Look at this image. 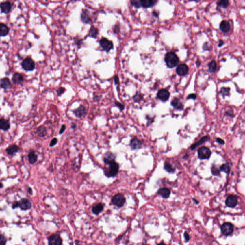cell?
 I'll return each instance as SVG.
<instances>
[{
    "label": "cell",
    "instance_id": "91938a15",
    "mask_svg": "<svg viewBox=\"0 0 245 245\" xmlns=\"http://www.w3.org/2000/svg\"><path fill=\"white\" fill-rule=\"evenodd\" d=\"M1 170H0V175H1Z\"/></svg>",
    "mask_w": 245,
    "mask_h": 245
},
{
    "label": "cell",
    "instance_id": "ffe728a7",
    "mask_svg": "<svg viewBox=\"0 0 245 245\" xmlns=\"http://www.w3.org/2000/svg\"><path fill=\"white\" fill-rule=\"evenodd\" d=\"M104 206H105L103 203H99L92 206V212L93 213V214L98 215L99 214L103 212L104 209Z\"/></svg>",
    "mask_w": 245,
    "mask_h": 245
},
{
    "label": "cell",
    "instance_id": "9c48e42d",
    "mask_svg": "<svg viewBox=\"0 0 245 245\" xmlns=\"http://www.w3.org/2000/svg\"><path fill=\"white\" fill-rule=\"evenodd\" d=\"M49 245H62V240L58 234H53L48 238Z\"/></svg>",
    "mask_w": 245,
    "mask_h": 245
},
{
    "label": "cell",
    "instance_id": "db71d44e",
    "mask_svg": "<svg viewBox=\"0 0 245 245\" xmlns=\"http://www.w3.org/2000/svg\"><path fill=\"white\" fill-rule=\"evenodd\" d=\"M28 192L30 194H32V188H30V187H29L28 188Z\"/></svg>",
    "mask_w": 245,
    "mask_h": 245
},
{
    "label": "cell",
    "instance_id": "7c38bea8",
    "mask_svg": "<svg viewBox=\"0 0 245 245\" xmlns=\"http://www.w3.org/2000/svg\"><path fill=\"white\" fill-rule=\"evenodd\" d=\"M18 207L21 208L22 210H29L32 206V204L30 201L28 199L24 198L21 199V200L18 202Z\"/></svg>",
    "mask_w": 245,
    "mask_h": 245
},
{
    "label": "cell",
    "instance_id": "7bdbcfd3",
    "mask_svg": "<svg viewBox=\"0 0 245 245\" xmlns=\"http://www.w3.org/2000/svg\"><path fill=\"white\" fill-rule=\"evenodd\" d=\"M183 235L185 241L186 242H189L190 240V236L189 234H188V233L187 232H185L184 233Z\"/></svg>",
    "mask_w": 245,
    "mask_h": 245
},
{
    "label": "cell",
    "instance_id": "52a82bcc",
    "mask_svg": "<svg viewBox=\"0 0 245 245\" xmlns=\"http://www.w3.org/2000/svg\"><path fill=\"white\" fill-rule=\"evenodd\" d=\"M99 43L101 47L103 48V50H105L107 52H110V50L114 47L113 42L112 41L109 40L107 38H102L100 39Z\"/></svg>",
    "mask_w": 245,
    "mask_h": 245
},
{
    "label": "cell",
    "instance_id": "f907efd6",
    "mask_svg": "<svg viewBox=\"0 0 245 245\" xmlns=\"http://www.w3.org/2000/svg\"><path fill=\"white\" fill-rule=\"evenodd\" d=\"M119 28V27H118L117 25H116V26H114V33H117L118 31H119V30L117 29V28Z\"/></svg>",
    "mask_w": 245,
    "mask_h": 245
},
{
    "label": "cell",
    "instance_id": "8fae6325",
    "mask_svg": "<svg viewBox=\"0 0 245 245\" xmlns=\"http://www.w3.org/2000/svg\"><path fill=\"white\" fill-rule=\"evenodd\" d=\"M142 141L140 139H138L137 137H134L131 139L129 146L131 148V150L135 151L140 149L142 148Z\"/></svg>",
    "mask_w": 245,
    "mask_h": 245
},
{
    "label": "cell",
    "instance_id": "4dcf8cb0",
    "mask_svg": "<svg viewBox=\"0 0 245 245\" xmlns=\"http://www.w3.org/2000/svg\"><path fill=\"white\" fill-rule=\"evenodd\" d=\"M36 133L39 137H45L47 135V130L45 127L41 126L38 128Z\"/></svg>",
    "mask_w": 245,
    "mask_h": 245
},
{
    "label": "cell",
    "instance_id": "9a60e30c",
    "mask_svg": "<svg viewBox=\"0 0 245 245\" xmlns=\"http://www.w3.org/2000/svg\"><path fill=\"white\" fill-rule=\"evenodd\" d=\"M73 113L76 117L81 118L85 116L86 114V109L83 105H80L79 107L73 111Z\"/></svg>",
    "mask_w": 245,
    "mask_h": 245
},
{
    "label": "cell",
    "instance_id": "f6af8a7d",
    "mask_svg": "<svg viewBox=\"0 0 245 245\" xmlns=\"http://www.w3.org/2000/svg\"><path fill=\"white\" fill-rule=\"evenodd\" d=\"M197 95L195 93H192L191 94H189L188 95V97H187V99H193V100H195L196 99Z\"/></svg>",
    "mask_w": 245,
    "mask_h": 245
},
{
    "label": "cell",
    "instance_id": "7402d4cb",
    "mask_svg": "<svg viewBox=\"0 0 245 245\" xmlns=\"http://www.w3.org/2000/svg\"><path fill=\"white\" fill-rule=\"evenodd\" d=\"M210 138V137H209V136H205L204 137L201 138L198 142H196L194 144H192L190 147V149L192 151H194V149H195L197 146H199L200 145H202V144L206 142V141L208 140Z\"/></svg>",
    "mask_w": 245,
    "mask_h": 245
},
{
    "label": "cell",
    "instance_id": "cb8c5ba5",
    "mask_svg": "<svg viewBox=\"0 0 245 245\" xmlns=\"http://www.w3.org/2000/svg\"><path fill=\"white\" fill-rule=\"evenodd\" d=\"M12 81L14 84L22 83L24 81V76L19 73H16L14 74L13 78H12Z\"/></svg>",
    "mask_w": 245,
    "mask_h": 245
},
{
    "label": "cell",
    "instance_id": "4316f807",
    "mask_svg": "<svg viewBox=\"0 0 245 245\" xmlns=\"http://www.w3.org/2000/svg\"><path fill=\"white\" fill-rule=\"evenodd\" d=\"M10 123L8 121L4 119H0V129L6 131L10 128Z\"/></svg>",
    "mask_w": 245,
    "mask_h": 245
},
{
    "label": "cell",
    "instance_id": "3957f363",
    "mask_svg": "<svg viewBox=\"0 0 245 245\" xmlns=\"http://www.w3.org/2000/svg\"><path fill=\"white\" fill-rule=\"evenodd\" d=\"M157 1L155 0H132L131 4L137 8L142 7L145 8L153 7Z\"/></svg>",
    "mask_w": 245,
    "mask_h": 245
},
{
    "label": "cell",
    "instance_id": "bcb514c9",
    "mask_svg": "<svg viewBox=\"0 0 245 245\" xmlns=\"http://www.w3.org/2000/svg\"><path fill=\"white\" fill-rule=\"evenodd\" d=\"M114 82L116 85H118L119 83V79L118 76L117 75H114Z\"/></svg>",
    "mask_w": 245,
    "mask_h": 245
},
{
    "label": "cell",
    "instance_id": "d6986e66",
    "mask_svg": "<svg viewBox=\"0 0 245 245\" xmlns=\"http://www.w3.org/2000/svg\"><path fill=\"white\" fill-rule=\"evenodd\" d=\"M0 8L2 13L7 14L11 10V4L9 1L3 2L0 4Z\"/></svg>",
    "mask_w": 245,
    "mask_h": 245
},
{
    "label": "cell",
    "instance_id": "b9f144b4",
    "mask_svg": "<svg viewBox=\"0 0 245 245\" xmlns=\"http://www.w3.org/2000/svg\"><path fill=\"white\" fill-rule=\"evenodd\" d=\"M57 142H58V140H57V138H54L50 141V144H49V146L52 148V147L55 146V145H57Z\"/></svg>",
    "mask_w": 245,
    "mask_h": 245
},
{
    "label": "cell",
    "instance_id": "2e32d148",
    "mask_svg": "<svg viewBox=\"0 0 245 245\" xmlns=\"http://www.w3.org/2000/svg\"><path fill=\"white\" fill-rule=\"evenodd\" d=\"M116 156L114 153L108 151L105 153L103 157V160L105 164L107 165L113 161L116 160Z\"/></svg>",
    "mask_w": 245,
    "mask_h": 245
},
{
    "label": "cell",
    "instance_id": "5b68a950",
    "mask_svg": "<svg viewBox=\"0 0 245 245\" xmlns=\"http://www.w3.org/2000/svg\"><path fill=\"white\" fill-rule=\"evenodd\" d=\"M234 226L230 222H225L221 227V232L224 236H229L234 232Z\"/></svg>",
    "mask_w": 245,
    "mask_h": 245
},
{
    "label": "cell",
    "instance_id": "681fc988",
    "mask_svg": "<svg viewBox=\"0 0 245 245\" xmlns=\"http://www.w3.org/2000/svg\"><path fill=\"white\" fill-rule=\"evenodd\" d=\"M224 42L223 41V40H220L219 41V44L218 46L219 47H222V46L224 45Z\"/></svg>",
    "mask_w": 245,
    "mask_h": 245
},
{
    "label": "cell",
    "instance_id": "11a10c76",
    "mask_svg": "<svg viewBox=\"0 0 245 245\" xmlns=\"http://www.w3.org/2000/svg\"><path fill=\"white\" fill-rule=\"evenodd\" d=\"M193 200L194 201V202H195V203L196 205H198V204H199V201H198V200H197L196 199H194H194H193Z\"/></svg>",
    "mask_w": 245,
    "mask_h": 245
},
{
    "label": "cell",
    "instance_id": "816d5d0a",
    "mask_svg": "<svg viewBox=\"0 0 245 245\" xmlns=\"http://www.w3.org/2000/svg\"><path fill=\"white\" fill-rule=\"evenodd\" d=\"M205 47H206V48L205 49V50H209V46H208L207 43H205L204 44V45H203V48H205Z\"/></svg>",
    "mask_w": 245,
    "mask_h": 245
},
{
    "label": "cell",
    "instance_id": "d590c367",
    "mask_svg": "<svg viewBox=\"0 0 245 245\" xmlns=\"http://www.w3.org/2000/svg\"><path fill=\"white\" fill-rule=\"evenodd\" d=\"M143 95L140 92H138L136 93V94L133 97V99L134 100V101L136 103L140 102L143 99Z\"/></svg>",
    "mask_w": 245,
    "mask_h": 245
},
{
    "label": "cell",
    "instance_id": "484cf974",
    "mask_svg": "<svg viewBox=\"0 0 245 245\" xmlns=\"http://www.w3.org/2000/svg\"><path fill=\"white\" fill-rule=\"evenodd\" d=\"M19 148L16 145H13L9 146L8 148L6 149V152L9 155L13 156L15 153L18 152Z\"/></svg>",
    "mask_w": 245,
    "mask_h": 245
},
{
    "label": "cell",
    "instance_id": "7a4b0ae2",
    "mask_svg": "<svg viewBox=\"0 0 245 245\" xmlns=\"http://www.w3.org/2000/svg\"><path fill=\"white\" fill-rule=\"evenodd\" d=\"M165 62L169 68H173L178 65L180 60L178 56L172 52H169L165 57Z\"/></svg>",
    "mask_w": 245,
    "mask_h": 245
},
{
    "label": "cell",
    "instance_id": "7dc6e473",
    "mask_svg": "<svg viewBox=\"0 0 245 245\" xmlns=\"http://www.w3.org/2000/svg\"><path fill=\"white\" fill-rule=\"evenodd\" d=\"M216 141L220 145H224V143H225L223 139H221V138H217L216 139Z\"/></svg>",
    "mask_w": 245,
    "mask_h": 245
},
{
    "label": "cell",
    "instance_id": "ab89813d",
    "mask_svg": "<svg viewBox=\"0 0 245 245\" xmlns=\"http://www.w3.org/2000/svg\"><path fill=\"white\" fill-rule=\"evenodd\" d=\"M7 239L3 235H0V245H5Z\"/></svg>",
    "mask_w": 245,
    "mask_h": 245
},
{
    "label": "cell",
    "instance_id": "9f6ffc18",
    "mask_svg": "<svg viewBox=\"0 0 245 245\" xmlns=\"http://www.w3.org/2000/svg\"><path fill=\"white\" fill-rule=\"evenodd\" d=\"M153 15L157 17L158 16V14H157V12H155V11H154L153 12Z\"/></svg>",
    "mask_w": 245,
    "mask_h": 245
},
{
    "label": "cell",
    "instance_id": "ba28073f",
    "mask_svg": "<svg viewBox=\"0 0 245 245\" xmlns=\"http://www.w3.org/2000/svg\"><path fill=\"white\" fill-rule=\"evenodd\" d=\"M23 68L27 71H32L35 68V63L32 59L27 57L21 63Z\"/></svg>",
    "mask_w": 245,
    "mask_h": 245
},
{
    "label": "cell",
    "instance_id": "5bb4252c",
    "mask_svg": "<svg viewBox=\"0 0 245 245\" xmlns=\"http://www.w3.org/2000/svg\"><path fill=\"white\" fill-rule=\"evenodd\" d=\"M170 96V92L164 89L159 90L157 93V97L162 102H166L168 100Z\"/></svg>",
    "mask_w": 245,
    "mask_h": 245
},
{
    "label": "cell",
    "instance_id": "603a6c76",
    "mask_svg": "<svg viewBox=\"0 0 245 245\" xmlns=\"http://www.w3.org/2000/svg\"><path fill=\"white\" fill-rule=\"evenodd\" d=\"M0 87L4 90L9 89L11 88V83L8 78H3L0 80Z\"/></svg>",
    "mask_w": 245,
    "mask_h": 245
},
{
    "label": "cell",
    "instance_id": "680465c9",
    "mask_svg": "<svg viewBox=\"0 0 245 245\" xmlns=\"http://www.w3.org/2000/svg\"><path fill=\"white\" fill-rule=\"evenodd\" d=\"M3 187V184L1 183H0V188Z\"/></svg>",
    "mask_w": 245,
    "mask_h": 245
},
{
    "label": "cell",
    "instance_id": "e0dca14e",
    "mask_svg": "<svg viewBox=\"0 0 245 245\" xmlns=\"http://www.w3.org/2000/svg\"><path fill=\"white\" fill-rule=\"evenodd\" d=\"M189 68L185 64H181L177 67L176 71L179 75L183 76L188 74Z\"/></svg>",
    "mask_w": 245,
    "mask_h": 245
},
{
    "label": "cell",
    "instance_id": "277c9868",
    "mask_svg": "<svg viewBox=\"0 0 245 245\" xmlns=\"http://www.w3.org/2000/svg\"><path fill=\"white\" fill-rule=\"evenodd\" d=\"M126 202V199L124 195L122 194H116L112 197L111 202L114 206L121 208L124 206Z\"/></svg>",
    "mask_w": 245,
    "mask_h": 245
},
{
    "label": "cell",
    "instance_id": "83f0119b",
    "mask_svg": "<svg viewBox=\"0 0 245 245\" xmlns=\"http://www.w3.org/2000/svg\"><path fill=\"white\" fill-rule=\"evenodd\" d=\"M9 32V29L5 24L0 23V36H7Z\"/></svg>",
    "mask_w": 245,
    "mask_h": 245
},
{
    "label": "cell",
    "instance_id": "f546056e",
    "mask_svg": "<svg viewBox=\"0 0 245 245\" xmlns=\"http://www.w3.org/2000/svg\"><path fill=\"white\" fill-rule=\"evenodd\" d=\"M98 34H99L98 29L94 27V26H92L90 29L89 36H90L91 38H97Z\"/></svg>",
    "mask_w": 245,
    "mask_h": 245
},
{
    "label": "cell",
    "instance_id": "d4e9b609",
    "mask_svg": "<svg viewBox=\"0 0 245 245\" xmlns=\"http://www.w3.org/2000/svg\"><path fill=\"white\" fill-rule=\"evenodd\" d=\"M220 29L224 33H227L229 32L230 29V25L229 23L226 20H223L220 23Z\"/></svg>",
    "mask_w": 245,
    "mask_h": 245
},
{
    "label": "cell",
    "instance_id": "f5cc1de1",
    "mask_svg": "<svg viewBox=\"0 0 245 245\" xmlns=\"http://www.w3.org/2000/svg\"><path fill=\"white\" fill-rule=\"evenodd\" d=\"M77 127V125L75 123H72L71 125V128L73 129H75Z\"/></svg>",
    "mask_w": 245,
    "mask_h": 245
},
{
    "label": "cell",
    "instance_id": "e575fe53",
    "mask_svg": "<svg viewBox=\"0 0 245 245\" xmlns=\"http://www.w3.org/2000/svg\"><path fill=\"white\" fill-rule=\"evenodd\" d=\"M220 170L221 171H223L224 172L229 174L230 170V168L229 166L228 163H225L222 165L221 166H220Z\"/></svg>",
    "mask_w": 245,
    "mask_h": 245
},
{
    "label": "cell",
    "instance_id": "6da1fadb",
    "mask_svg": "<svg viewBox=\"0 0 245 245\" xmlns=\"http://www.w3.org/2000/svg\"><path fill=\"white\" fill-rule=\"evenodd\" d=\"M108 168H105L103 170V173L108 178L116 177L117 175L119 170V165L116 162L113 161L108 164Z\"/></svg>",
    "mask_w": 245,
    "mask_h": 245
},
{
    "label": "cell",
    "instance_id": "8992f818",
    "mask_svg": "<svg viewBox=\"0 0 245 245\" xmlns=\"http://www.w3.org/2000/svg\"><path fill=\"white\" fill-rule=\"evenodd\" d=\"M211 155V151L206 146L201 147L198 149V158L200 159H208Z\"/></svg>",
    "mask_w": 245,
    "mask_h": 245
},
{
    "label": "cell",
    "instance_id": "1f68e13d",
    "mask_svg": "<svg viewBox=\"0 0 245 245\" xmlns=\"http://www.w3.org/2000/svg\"><path fill=\"white\" fill-rule=\"evenodd\" d=\"M164 168L167 172L168 173H174L175 171V168L173 167L172 165L169 162H166L164 163Z\"/></svg>",
    "mask_w": 245,
    "mask_h": 245
},
{
    "label": "cell",
    "instance_id": "ac0fdd59",
    "mask_svg": "<svg viewBox=\"0 0 245 245\" xmlns=\"http://www.w3.org/2000/svg\"><path fill=\"white\" fill-rule=\"evenodd\" d=\"M157 194L163 198L168 199L169 198L171 192L168 188L166 187H163V188H159L157 191Z\"/></svg>",
    "mask_w": 245,
    "mask_h": 245
},
{
    "label": "cell",
    "instance_id": "f35d334b",
    "mask_svg": "<svg viewBox=\"0 0 245 245\" xmlns=\"http://www.w3.org/2000/svg\"><path fill=\"white\" fill-rule=\"evenodd\" d=\"M114 105H116V106L119 109V110L121 111H122L125 109V105L123 104H122V103H120V102H118V101H116L115 103H114Z\"/></svg>",
    "mask_w": 245,
    "mask_h": 245
},
{
    "label": "cell",
    "instance_id": "d6a6232c",
    "mask_svg": "<svg viewBox=\"0 0 245 245\" xmlns=\"http://www.w3.org/2000/svg\"><path fill=\"white\" fill-rule=\"evenodd\" d=\"M209 71L211 73H214L216 71L217 69V64L215 60H212L208 64Z\"/></svg>",
    "mask_w": 245,
    "mask_h": 245
},
{
    "label": "cell",
    "instance_id": "ee69618b",
    "mask_svg": "<svg viewBox=\"0 0 245 245\" xmlns=\"http://www.w3.org/2000/svg\"><path fill=\"white\" fill-rule=\"evenodd\" d=\"M66 129V126L65 125H61V128L59 131V134L62 135V134H63V133L65 132Z\"/></svg>",
    "mask_w": 245,
    "mask_h": 245
},
{
    "label": "cell",
    "instance_id": "30bf717a",
    "mask_svg": "<svg viewBox=\"0 0 245 245\" xmlns=\"http://www.w3.org/2000/svg\"><path fill=\"white\" fill-rule=\"evenodd\" d=\"M225 203L228 207H235L238 204V198L236 195H229L226 199Z\"/></svg>",
    "mask_w": 245,
    "mask_h": 245
},
{
    "label": "cell",
    "instance_id": "8d00e7d4",
    "mask_svg": "<svg viewBox=\"0 0 245 245\" xmlns=\"http://www.w3.org/2000/svg\"><path fill=\"white\" fill-rule=\"evenodd\" d=\"M230 89L229 88L222 87V88L221 89L220 93H221L223 97L229 96L230 94Z\"/></svg>",
    "mask_w": 245,
    "mask_h": 245
},
{
    "label": "cell",
    "instance_id": "c3c4849f",
    "mask_svg": "<svg viewBox=\"0 0 245 245\" xmlns=\"http://www.w3.org/2000/svg\"><path fill=\"white\" fill-rule=\"evenodd\" d=\"M18 207V202H14V203H13V205H12V208H13V209H15L16 208Z\"/></svg>",
    "mask_w": 245,
    "mask_h": 245
},
{
    "label": "cell",
    "instance_id": "836d02e7",
    "mask_svg": "<svg viewBox=\"0 0 245 245\" xmlns=\"http://www.w3.org/2000/svg\"><path fill=\"white\" fill-rule=\"evenodd\" d=\"M217 5L223 8H227L229 6V2L227 0H222L217 2Z\"/></svg>",
    "mask_w": 245,
    "mask_h": 245
},
{
    "label": "cell",
    "instance_id": "f1b7e54d",
    "mask_svg": "<svg viewBox=\"0 0 245 245\" xmlns=\"http://www.w3.org/2000/svg\"><path fill=\"white\" fill-rule=\"evenodd\" d=\"M28 157L29 163L31 164H35L38 160V155L33 151H31L29 153Z\"/></svg>",
    "mask_w": 245,
    "mask_h": 245
},
{
    "label": "cell",
    "instance_id": "74e56055",
    "mask_svg": "<svg viewBox=\"0 0 245 245\" xmlns=\"http://www.w3.org/2000/svg\"><path fill=\"white\" fill-rule=\"evenodd\" d=\"M211 172L214 176H220V172L216 166H213L211 168Z\"/></svg>",
    "mask_w": 245,
    "mask_h": 245
},
{
    "label": "cell",
    "instance_id": "6f0895ef",
    "mask_svg": "<svg viewBox=\"0 0 245 245\" xmlns=\"http://www.w3.org/2000/svg\"><path fill=\"white\" fill-rule=\"evenodd\" d=\"M157 245H167L166 244H164V243H159V244H157Z\"/></svg>",
    "mask_w": 245,
    "mask_h": 245
},
{
    "label": "cell",
    "instance_id": "4fadbf2b",
    "mask_svg": "<svg viewBox=\"0 0 245 245\" xmlns=\"http://www.w3.org/2000/svg\"><path fill=\"white\" fill-rule=\"evenodd\" d=\"M81 20L82 22L85 24H90L92 22V19L90 16V13L88 9H82L81 14Z\"/></svg>",
    "mask_w": 245,
    "mask_h": 245
},
{
    "label": "cell",
    "instance_id": "60d3db41",
    "mask_svg": "<svg viewBox=\"0 0 245 245\" xmlns=\"http://www.w3.org/2000/svg\"><path fill=\"white\" fill-rule=\"evenodd\" d=\"M65 91L66 89L64 87H61L57 89V95L58 96H61V95L63 94Z\"/></svg>",
    "mask_w": 245,
    "mask_h": 245
},
{
    "label": "cell",
    "instance_id": "44dd1931",
    "mask_svg": "<svg viewBox=\"0 0 245 245\" xmlns=\"http://www.w3.org/2000/svg\"><path fill=\"white\" fill-rule=\"evenodd\" d=\"M171 105L174 108L179 110H182L183 109V105L181 103L180 99L178 98H174L171 101Z\"/></svg>",
    "mask_w": 245,
    "mask_h": 245
}]
</instances>
